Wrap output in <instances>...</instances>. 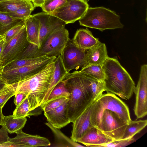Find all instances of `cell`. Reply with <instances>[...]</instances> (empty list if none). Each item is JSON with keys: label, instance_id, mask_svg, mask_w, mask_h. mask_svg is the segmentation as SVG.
I'll use <instances>...</instances> for the list:
<instances>
[{"label": "cell", "instance_id": "obj_1", "mask_svg": "<svg viewBox=\"0 0 147 147\" xmlns=\"http://www.w3.org/2000/svg\"><path fill=\"white\" fill-rule=\"evenodd\" d=\"M70 96L67 102V116L73 123L94 101L85 74L76 70L63 80Z\"/></svg>", "mask_w": 147, "mask_h": 147}, {"label": "cell", "instance_id": "obj_2", "mask_svg": "<svg viewBox=\"0 0 147 147\" xmlns=\"http://www.w3.org/2000/svg\"><path fill=\"white\" fill-rule=\"evenodd\" d=\"M105 90L129 100L132 96L135 84L129 73L117 59L108 57L102 66Z\"/></svg>", "mask_w": 147, "mask_h": 147}, {"label": "cell", "instance_id": "obj_3", "mask_svg": "<svg viewBox=\"0 0 147 147\" xmlns=\"http://www.w3.org/2000/svg\"><path fill=\"white\" fill-rule=\"evenodd\" d=\"M54 61L35 74L17 83L16 92L27 95L31 111L42 104L54 71Z\"/></svg>", "mask_w": 147, "mask_h": 147}, {"label": "cell", "instance_id": "obj_4", "mask_svg": "<svg viewBox=\"0 0 147 147\" xmlns=\"http://www.w3.org/2000/svg\"><path fill=\"white\" fill-rule=\"evenodd\" d=\"M120 18L115 12L104 7H89L79 22L81 26L102 31L123 28Z\"/></svg>", "mask_w": 147, "mask_h": 147}, {"label": "cell", "instance_id": "obj_5", "mask_svg": "<svg viewBox=\"0 0 147 147\" xmlns=\"http://www.w3.org/2000/svg\"><path fill=\"white\" fill-rule=\"evenodd\" d=\"M105 110L114 112L128 123L131 120L129 110L127 105L115 94L107 92L102 94L93 103L91 120L94 127L100 114Z\"/></svg>", "mask_w": 147, "mask_h": 147}, {"label": "cell", "instance_id": "obj_6", "mask_svg": "<svg viewBox=\"0 0 147 147\" xmlns=\"http://www.w3.org/2000/svg\"><path fill=\"white\" fill-rule=\"evenodd\" d=\"M128 123L114 112L104 110L94 127L114 140L122 139Z\"/></svg>", "mask_w": 147, "mask_h": 147}, {"label": "cell", "instance_id": "obj_7", "mask_svg": "<svg viewBox=\"0 0 147 147\" xmlns=\"http://www.w3.org/2000/svg\"><path fill=\"white\" fill-rule=\"evenodd\" d=\"M69 38L68 31L65 28L54 31L43 41L37 51L36 57H57L61 54Z\"/></svg>", "mask_w": 147, "mask_h": 147}, {"label": "cell", "instance_id": "obj_8", "mask_svg": "<svg viewBox=\"0 0 147 147\" xmlns=\"http://www.w3.org/2000/svg\"><path fill=\"white\" fill-rule=\"evenodd\" d=\"M87 0H67L62 6L50 14L64 21L73 23L84 15L89 7Z\"/></svg>", "mask_w": 147, "mask_h": 147}, {"label": "cell", "instance_id": "obj_9", "mask_svg": "<svg viewBox=\"0 0 147 147\" xmlns=\"http://www.w3.org/2000/svg\"><path fill=\"white\" fill-rule=\"evenodd\" d=\"M57 57H52L37 63L3 72L2 78L7 84L16 83L35 74L54 61Z\"/></svg>", "mask_w": 147, "mask_h": 147}, {"label": "cell", "instance_id": "obj_10", "mask_svg": "<svg viewBox=\"0 0 147 147\" xmlns=\"http://www.w3.org/2000/svg\"><path fill=\"white\" fill-rule=\"evenodd\" d=\"M87 50L76 46L70 38L60 55L64 67L68 73L73 69L77 70L86 65L85 58Z\"/></svg>", "mask_w": 147, "mask_h": 147}, {"label": "cell", "instance_id": "obj_11", "mask_svg": "<svg viewBox=\"0 0 147 147\" xmlns=\"http://www.w3.org/2000/svg\"><path fill=\"white\" fill-rule=\"evenodd\" d=\"M136 102L134 109L137 119L142 118L147 114V65L141 67L138 81L134 92Z\"/></svg>", "mask_w": 147, "mask_h": 147}, {"label": "cell", "instance_id": "obj_12", "mask_svg": "<svg viewBox=\"0 0 147 147\" xmlns=\"http://www.w3.org/2000/svg\"><path fill=\"white\" fill-rule=\"evenodd\" d=\"M29 43L25 25L18 34L5 43L0 59L4 66L15 59Z\"/></svg>", "mask_w": 147, "mask_h": 147}, {"label": "cell", "instance_id": "obj_13", "mask_svg": "<svg viewBox=\"0 0 147 147\" xmlns=\"http://www.w3.org/2000/svg\"><path fill=\"white\" fill-rule=\"evenodd\" d=\"M34 15L39 20V22L40 46L48 35L56 30L65 28L66 24L64 21L60 19L44 12Z\"/></svg>", "mask_w": 147, "mask_h": 147}, {"label": "cell", "instance_id": "obj_14", "mask_svg": "<svg viewBox=\"0 0 147 147\" xmlns=\"http://www.w3.org/2000/svg\"><path fill=\"white\" fill-rule=\"evenodd\" d=\"M93 102L88 106L83 113L73 122L71 139L77 142L90 128L94 127L91 120V115Z\"/></svg>", "mask_w": 147, "mask_h": 147}, {"label": "cell", "instance_id": "obj_15", "mask_svg": "<svg viewBox=\"0 0 147 147\" xmlns=\"http://www.w3.org/2000/svg\"><path fill=\"white\" fill-rule=\"evenodd\" d=\"M16 136L9 138V141L19 145L21 147L47 146L50 145L49 140L47 138L38 135H32L23 132L22 129L16 132Z\"/></svg>", "mask_w": 147, "mask_h": 147}, {"label": "cell", "instance_id": "obj_16", "mask_svg": "<svg viewBox=\"0 0 147 147\" xmlns=\"http://www.w3.org/2000/svg\"><path fill=\"white\" fill-rule=\"evenodd\" d=\"M68 100L54 109L44 112V115L47 119L48 122L54 127L60 129L71 123L67 116Z\"/></svg>", "mask_w": 147, "mask_h": 147}, {"label": "cell", "instance_id": "obj_17", "mask_svg": "<svg viewBox=\"0 0 147 147\" xmlns=\"http://www.w3.org/2000/svg\"><path fill=\"white\" fill-rule=\"evenodd\" d=\"M113 141L97 128L93 127L89 129L77 142L87 146L99 147Z\"/></svg>", "mask_w": 147, "mask_h": 147}, {"label": "cell", "instance_id": "obj_18", "mask_svg": "<svg viewBox=\"0 0 147 147\" xmlns=\"http://www.w3.org/2000/svg\"><path fill=\"white\" fill-rule=\"evenodd\" d=\"M71 40L76 46L85 50L91 49L100 42L87 28L78 30Z\"/></svg>", "mask_w": 147, "mask_h": 147}, {"label": "cell", "instance_id": "obj_19", "mask_svg": "<svg viewBox=\"0 0 147 147\" xmlns=\"http://www.w3.org/2000/svg\"><path fill=\"white\" fill-rule=\"evenodd\" d=\"M109 57L105 45L100 42L96 46L87 50L85 58L86 66L91 65L102 66Z\"/></svg>", "mask_w": 147, "mask_h": 147}, {"label": "cell", "instance_id": "obj_20", "mask_svg": "<svg viewBox=\"0 0 147 147\" xmlns=\"http://www.w3.org/2000/svg\"><path fill=\"white\" fill-rule=\"evenodd\" d=\"M54 71L48 89L42 104L47 100L50 93L55 86L63 80L69 73H68L65 69L60 55L57 57L54 61Z\"/></svg>", "mask_w": 147, "mask_h": 147}, {"label": "cell", "instance_id": "obj_21", "mask_svg": "<svg viewBox=\"0 0 147 147\" xmlns=\"http://www.w3.org/2000/svg\"><path fill=\"white\" fill-rule=\"evenodd\" d=\"M27 38L28 42L40 47L39 42L40 30L39 20L33 15L25 20Z\"/></svg>", "mask_w": 147, "mask_h": 147}, {"label": "cell", "instance_id": "obj_22", "mask_svg": "<svg viewBox=\"0 0 147 147\" xmlns=\"http://www.w3.org/2000/svg\"><path fill=\"white\" fill-rule=\"evenodd\" d=\"M27 121L26 117H19L13 115L3 116L1 125L5 128L7 132L10 134L16 133L24 127Z\"/></svg>", "mask_w": 147, "mask_h": 147}, {"label": "cell", "instance_id": "obj_23", "mask_svg": "<svg viewBox=\"0 0 147 147\" xmlns=\"http://www.w3.org/2000/svg\"><path fill=\"white\" fill-rule=\"evenodd\" d=\"M34 5L30 0H7L0 2V12L8 13Z\"/></svg>", "mask_w": 147, "mask_h": 147}, {"label": "cell", "instance_id": "obj_24", "mask_svg": "<svg viewBox=\"0 0 147 147\" xmlns=\"http://www.w3.org/2000/svg\"><path fill=\"white\" fill-rule=\"evenodd\" d=\"M50 57L43 56L31 59H16L4 66L3 72L34 64L45 60Z\"/></svg>", "mask_w": 147, "mask_h": 147}, {"label": "cell", "instance_id": "obj_25", "mask_svg": "<svg viewBox=\"0 0 147 147\" xmlns=\"http://www.w3.org/2000/svg\"><path fill=\"white\" fill-rule=\"evenodd\" d=\"M45 124L51 129L54 135L57 144L60 145V146L75 147L84 146L77 142L72 140L70 138L63 133L59 129L54 127L48 122L45 123Z\"/></svg>", "mask_w": 147, "mask_h": 147}, {"label": "cell", "instance_id": "obj_26", "mask_svg": "<svg viewBox=\"0 0 147 147\" xmlns=\"http://www.w3.org/2000/svg\"><path fill=\"white\" fill-rule=\"evenodd\" d=\"M147 125V120H131L127 124L122 139L133 137L134 136L143 129Z\"/></svg>", "mask_w": 147, "mask_h": 147}, {"label": "cell", "instance_id": "obj_27", "mask_svg": "<svg viewBox=\"0 0 147 147\" xmlns=\"http://www.w3.org/2000/svg\"><path fill=\"white\" fill-rule=\"evenodd\" d=\"M23 20L13 18L6 13L0 12V35H3Z\"/></svg>", "mask_w": 147, "mask_h": 147}, {"label": "cell", "instance_id": "obj_28", "mask_svg": "<svg viewBox=\"0 0 147 147\" xmlns=\"http://www.w3.org/2000/svg\"><path fill=\"white\" fill-rule=\"evenodd\" d=\"M84 74L88 80L90 90L95 101L101 95L103 92L105 91L103 81L97 80Z\"/></svg>", "mask_w": 147, "mask_h": 147}, {"label": "cell", "instance_id": "obj_29", "mask_svg": "<svg viewBox=\"0 0 147 147\" xmlns=\"http://www.w3.org/2000/svg\"><path fill=\"white\" fill-rule=\"evenodd\" d=\"M17 85V83L7 84L0 90V108H2L8 100L15 95Z\"/></svg>", "mask_w": 147, "mask_h": 147}, {"label": "cell", "instance_id": "obj_30", "mask_svg": "<svg viewBox=\"0 0 147 147\" xmlns=\"http://www.w3.org/2000/svg\"><path fill=\"white\" fill-rule=\"evenodd\" d=\"M99 81H103L104 74L102 66L99 65H91L82 69L80 71Z\"/></svg>", "mask_w": 147, "mask_h": 147}, {"label": "cell", "instance_id": "obj_31", "mask_svg": "<svg viewBox=\"0 0 147 147\" xmlns=\"http://www.w3.org/2000/svg\"><path fill=\"white\" fill-rule=\"evenodd\" d=\"M31 111L29 101L27 96L18 106L16 107L13 115L21 117H29L31 116Z\"/></svg>", "mask_w": 147, "mask_h": 147}, {"label": "cell", "instance_id": "obj_32", "mask_svg": "<svg viewBox=\"0 0 147 147\" xmlns=\"http://www.w3.org/2000/svg\"><path fill=\"white\" fill-rule=\"evenodd\" d=\"M69 93L62 80L53 89L47 101L60 97H65L69 98Z\"/></svg>", "mask_w": 147, "mask_h": 147}, {"label": "cell", "instance_id": "obj_33", "mask_svg": "<svg viewBox=\"0 0 147 147\" xmlns=\"http://www.w3.org/2000/svg\"><path fill=\"white\" fill-rule=\"evenodd\" d=\"M67 0H45L41 8L43 12L50 14L63 5Z\"/></svg>", "mask_w": 147, "mask_h": 147}, {"label": "cell", "instance_id": "obj_34", "mask_svg": "<svg viewBox=\"0 0 147 147\" xmlns=\"http://www.w3.org/2000/svg\"><path fill=\"white\" fill-rule=\"evenodd\" d=\"M68 99V98L66 97H60L47 101L41 106L42 111L46 112L54 109Z\"/></svg>", "mask_w": 147, "mask_h": 147}, {"label": "cell", "instance_id": "obj_35", "mask_svg": "<svg viewBox=\"0 0 147 147\" xmlns=\"http://www.w3.org/2000/svg\"><path fill=\"white\" fill-rule=\"evenodd\" d=\"M34 5L19 9L14 11L5 13L10 16L16 19L25 20L31 16L34 10Z\"/></svg>", "mask_w": 147, "mask_h": 147}, {"label": "cell", "instance_id": "obj_36", "mask_svg": "<svg viewBox=\"0 0 147 147\" xmlns=\"http://www.w3.org/2000/svg\"><path fill=\"white\" fill-rule=\"evenodd\" d=\"M38 48L39 47L37 45L29 42L27 46L20 53L16 59L36 58L37 51Z\"/></svg>", "mask_w": 147, "mask_h": 147}, {"label": "cell", "instance_id": "obj_37", "mask_svg": "<svg viewBox=\"0 0 147 147\" xmlns=\"http://www.w3.org/2000/svg\"><path fill=\"white\" fill-rule=\"evenodd\" d=\"M25 20L11 28L3 35V40L7 43L16 36L25 25Z\"/></svg>", "mask_w": 147, "mask_h": 147}, {"label": "cell", "instance_id": "obj_38", "mask_svg": "<svg viewBox=\"0 0 147 147\" xmlns=\"http://www.w3.org/2000/svg\"><path fill=\"white\" fill-rule=\"evenodd\" d=\"M135 141L132 138L126 139H121L114 140L112 142L101 145L99 147H121L126 146Z\"/></svg>", "mask_w": 147, "mask_h": 147}, {"label": "cell", "instance_id": "obj_39", "mask_svg": "<svg viewBox=\"0 0 147 147\" xmlns=\"http://www.w3.org/2000/svg\"><path fill=\"white\" fill-rule=\"evenodd\" d=\"M2 108H0V125H1L2 120L3 116L2 111ZM7 132L5 128L2 126L0 129V144L7 141L9 138Z\"/></svg>", "mask_w": 147, "mask_h": 147}, {"label": "cell", "instance_id": "obj_40", "mask_svg": "<svg viewBox=\"0 0 147 147\" xmlns=\"http://www.w3.org/2000/svg\"><path fill=\"white\" fill-rule=\"evenodd\" d=\"M14 103L16 107L18 106L27 97V95L22 92H16L15 94Z\"/></svg>", "mask_w": 147, "mask_h": 147}, {"label": "cell", "instance_id": "obj_41", "mask_svg": "<svg viewBox=\"0 0 147 147\" xmlns=\"http://www.w3.org/2000/svg\"><path fill=\"white\" fill-rule=\"evenodd\" d=\"M21 147L19 145L13 143L9 141L0 144V147Z\"/></svg>", "mask_w": 147, "mask_h": 147}, {"label": "cell", "instance_id": "obj_42", "mask_svg": "<svg viewBox=\"0 0 147 147\" xmlns=\"http://www.w3.org/2000/svg\"><path fill=\"white\" fill-rule=\"evenodd\" d=\"M33 4L34 7H41L45 0H30Z\"/></svg>", "mask_w": 147, "mask_h": 147}, {"label": "cell", "instance_id": "obj_43", "mask_svg": "<svg viewBox=\"0 0 147 147\" xmlns=\"http://www.w3.org/2000/svg\"><path fill=\"white\" fill-rule=\"evenodd\" d=\"M7 84L5 81L2 78L0 75V90L2 89Z\"/></svg>", "mask_w": 147, "mask_h": 147}, {"label": "cell", "instance_id": "obj_44", "mask_svg": "<svg viewBox=\"0 0 147 147\" xmlns=\"http://www.w3.org/2000/svg\"><path fill=\"white\" fill-rule=\"evenodd\" d=\"M5 44V42L3 40L0 43V59Z\"/></svg>", "mask_w": 147, "mask_h": 147}, {"label": "cell", "instance_id": "obj_45", "mask_svg": "<svg viewBox=\"0 0 147 147\" xmlns=\"http://www.w3.org/2000/svg\"><path fill=\"white\" fill-rule=\"evenodd\" d=\"M3 66L2 62L0 61V75H1L3 72Z\"/></svg>", "mask_w": 147, "mask_h": 147}, {"label": "cell", "instance_id": "obj_46", "mask_svg": "<svg viewBox=\"0 0 147 147\" xmlns=\"http://www.w3.org/2000/svg\"><path fill=\"white\" fill-rule=\"evenodd\" d=\"M3 40V35H0V43Z\"/></svg>", "mask_w": 147, "mask_h": 147}, {"label": "cell", "instance_id": "obj_47", "mask_svg": "<svg viewBox=\"0 0 147 147\" xmlns=\"http://www.w3.org/2000/svg\"><path fill=\"white\" fill-rule=\"evenodd\" d=\"M6 0H0V2H1L2 1H6Z\"/></svg>", "mask_w": 147, "mask_h": 147}]
</instances>
